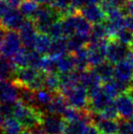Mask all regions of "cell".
Returning a JSON list of instances; mask_svg holds the SVG:
<instances>
[{"mask_svg": "<svg viewBox=\"0 0 133 134\" xmlns=\"http://www.w3.org/2000/svg\"><path fill=\"white\" fill-rule=\"evenodd\" d=\"M13 115L20 120L25 129H33L41 125L44 112L19 100L13 104Z\"/></svg>", "mask_w": 133, "mask_h": 134, "instance_id": "6da1fadb", "label": "cell"}, {"mask_svg": "<svg viewBox=\"0 0 133 134\" xmlns=\"http://www.w3.org/2000/svg\"><path fill=\"white\" fill-rule=\"evenodd\" d=\"M61 19L62 17L59 14V12L55 10L51 5H46V4L39 5L36 13L32 18L38 32L46 34H48V31L52 25Z\"/></svg>", "mask_w": 133, "mask_h": 134, "instance_id": "7a4b0ae2", "label": "cell"}, {"mask_svg": "<svg viewBox=\"0 0 133 134\" xmlns=\"http://www.w3.org/2000/svg\"><path fill=\"white\" fill-rule=\"evenodd\" d=\"M62 94L66 97L68 103L70 107H74V108L78 109V110H83V109L88 108V89L83 85H81L80 83L62 92Z\"/></svg>", "mask_w": 133, "mask_h": 134, "instance_id": "3957f363", "label": "cell"}, {"mask_svg": "<svg viewBox=\"0 0 133 134\" xmlns=\"http://www.w3.org/2000/svg\"><path fill=\"white\" fill-rule=\"evenodd\" d=\"M132 54L131 46L124 44L115 38L109 39L107 46V61L114 65L119 63L124 60H128Z\"/></svg>", "mask_w": 133, "mask_h": 134, "instance_id": "277c9868", "label": "cell"}, {"mask_svg": "<svg viewBox=\"0 0 133 134\" xmlns=\"http://www.w3.org/2000/svg\"><path fill=\"white\" fill-rule=\"evenodd\" d=\"M89 104L88 109L93 113H101L110 105L114 103V100L105 91L103 86L89 90Z\"/></svg>", "mask_w": 133, "mask_h": 134, "instance_id": "5b68a950", "label": "cell"}, {"mask_svg": "<svg viewBox=\"0 0 133 134\" xmlns=\"http://www.w3.org/2000/svg\"><path fill=\"white\" fill-rule=\"evenodd\" d=\"M22 39L17 30H7L4 37L3 44L0 49V55L12 59L23 48Z\"/></svg>", "mask_w": 133, "mask_h": 134, "instance_id": "8992f818", "label": "cell"}, {"mask_svg": "<svg viewBox=\"0 0 133 134\" xmlns=\"http://www.w3.org/2000/svg\"><path fill=\"white\" fill-rule=\"evenodd\" d=\"M109 39L91 41L87 45L90 69L99 66L107 60V46Z\"/></svg>", "mask_w": 133, "mask_h": 134, "instance_id": "52a82bcc", "label": "cell"}, {"mask_svg": "<svg viewBox=\"0 0 133 134\" xmlns=\"http://www.w3.org/2000/svg\"><path fill=\"white\" fill-rule=\"evenodd\" d=\"M40 126L45 134H63L66 126V119L60 115L44 114Z\"/></svg>", "mask_w": 133, "mask_h": 134, "instance_id": "ba28073f", "label": "cell"}, {"mask_svg": "<svg viewBox=\"0 0 133 134\" xmlns=\"http://www.w3.org/2000/svg\"><path fill=\"white\" fill-rule=\"evenodd\" d=\"M19 34H20V36L22 39L23 46L25 48H34V43H35V39L38 34V30H37L35 23L32 19L26 18L25 22L23 23V25L19 30Z\"/></svg>", "mask_w": 133, "mask_h": 134, "instance_id": "9c48e42d", "label": "cell"}, {"mask_svg": "<svg viewBox=\"0 0 133 134\" xmlns=\"http://www.w3.org/2000/svg\"><path fill=\"white\" fill-rule=\"evenodd\" d=\"M93 118H94V113L91 111L90 114L84 118L70 121L66 120V126L63 134H87L90 126L94 124Z\"/></svg>", "mask_w": 133, "mask_h": 134, "instance_id": "30bf717a", "label": "cell"}, {"mask_svg": "<svg viewBox=\"0 0 133 134\" xmlns=\"http://www.w3.org/2000/svg\"><path fill=\"white\" fill-rule=\"evenodd\" d=\"M25 20L26 17L23 15L19 8L12 7L0 20V26L7 30H19Z\"/></svg>", "mask_w": 133, "mask_h": 134, "instance_id": "8fae6325", "label": "cell"}, {"mask_svg": "<svg viewBox=\"0 0 133 134\" xmlns=\"http://www.w3.org/2000/svg\"><path fill=\"white\" fill-rule=\"evenodd\" d=\"M20 100V89L13 81L0 80V104H14Z\"/></svg>", "mask_w": 133, "mask_h": 134, "instance_id": "7c38bea8", "label": "cell"}, {"mask_svg": "<svg viewBox=\"0 0 133 134\" xmlns=\"http://www.w3.org/2000/svg\"><path fill=\"white\" fill-rule=\"evenodd\" d=\"M119 119H128L133 116V97L129 92L121 93L115 99Z\"/></svg>", "mask_w": 133, "mask_h": 134, "instance_id": "4fadbf2b", "label": "cell"}, {"mask_svg": "<svg viewBox=\"0 0 133 134\" xmlns=\"http://www.w3.org/2000/svg\"><path fill=\"white\" fill-rule=\"evenodd\" d=\"M79 13L92 25L105 22L107 18L100 4H86L79 10Z\"/></svg>", "mask_w": 133, "mask_h": 134, "instance_id": "5bb4252c", "label": "cell"}, {"mask_svg": "<svg viewBox=\"0 0 133 134\" xmlns=\"http://www.w3.org/2000/svg\"><path fill=\"white\" fill-rule=\"evenodd\" d=\"M70 107L66 97L62 93L57 92L54 95L52 101L49 103L45 108L42 109L44 114H52V115H63L64 113L66 111V109Z\"/></svg>", "mask_w": 133, "mask_h": 134, "instance_id": "9a60e30c", "label": "cell"}, {"mask_svg": "<svg viewBox=\"0 0 133 134\" xmlns=\"http://www.w3.org/2000/svg\"><path fill=\"white\" fill-rule=\"evenodd\" d=\"M115 79L124 83L132 84L133 81V66L129 60H124L115 65ZM133 85V84H132Z\"/></svg>", "mask_w": 133, "mask_h": 134, "instance_id": "2e32d148", "label": "cell"}, {"mask_svg": "<svg viewBox=\"0 0 133 134\" xmlns=\"http://www.w3.org/2000/svg\"><path fill=\"white\" fill-rule=\"evenodd\" d=\"M79 83L86 87L87 89L92 90L102 86V79L94 69H88L86 71H80V81Z\"/></svg>", "mask_w": 133, "mask_h": 134, "instance_id": "e0dca14e", "label": "cell"}, {"mask_svg": "<svg viewBox=\"0 0 133 134\" xmlns=\"http://www.w3.org/2000/svg\"><path fill=\"white\" fill-rule=\"evenodd\" d=\"M94 124L101 134H118L119 132L118 119H108L94 118Z\"/></svg>", "mask_w": 133, "mask_h": 134, "instance_id": "ac0fdd59", "label": "cell"}, {"mask_svg": "<svg viewBox=\"0 0 133 134\" xmlns=\"http://www.w3.org/2000/svg\"><path fill=\"white\" fill-rule=\"evenodd\" d=\"M18 67L11 59L5 58L0 55V80H9L14 78Z\"/></svg>", "mask_w": 133, "mask_h": 134, "instance_id": "d6986e66", "label": "cell"}, {"mask_svg": "<svg viewBox=\"0 0 133 134\" xmlns=\"http://www.w3.org/2000/svg\"><path fill=\"white\" fill-rule=\"evenodd\" d=\"M90 42V34H75L68 37V46L70 52H75L78 49L87 46Z\"/></svg>", "mask_w": 133, "mask_h": 134, "instance_id": "ffe728a7", "label": "cell"}, {"mask_svg": "<svg viewBox=\"0 0 133 134\" xmlns=\"http://www.w3.org/2000/svg\"><path fill=\"white\" fill-rule=\"evenodd\" d=\"M52 42H53V38L46 34H40L38 32L37 37L35 39V43H34V50L40 53L41 55L46 56L49 55L50 50H51Z\"/></svg>", "mask_w": 133, "mask_h": 134, "instance_id": "44dd1931", "label": "cell"}, {"mask_svg": "<svg viewBox=\"0 0 133 134\" xmlns=\"http://www.w3.org/2000/svg\"><path fill=\"white\" fill-rule=\"evenodd\" d=\"M56 64H57V71L59 75L68 74L75 70L74 56H70L69 54L56 57Z\"/></svg>", "mask_w": 133, "mask_h": 134, "instance_id": "7402d4cb", "label": "cell"}, {"mask_svg": "<svg viewBox=\"0 0 133 134\" xmlns=\"http://www.w3.org/2000/svg\"><path fill=\"white\" fill-rule=\"evenodd\" d=\"M1 129L5 134H22L25 130V127L14 115L5 118Z\"/></svg>", "mask_w": 133, "mask_h": 134, "instance_id": "603a6c76", "label": "cell"}, {"mask_svg": "<svg viewBox=\"0 0 133 134\" xmlns=\"http://www.w3.org/2000/svg\"><path fill=\"white\" fill-rule=\"evenodd\" d=\"M93 69L95 70V71L101 77L103 83L114 79V76H115V66L111 62L105 61L102 64H100L99 66L93 68Z\"/></svg>", "mask_w": 133, "mask_h": 134, "instance_id": "cb8c5ba5", "label": "cell"}, {"mask_svg": "<svg viewBox=\"0 0 133 134\" xmlns=\"http://www.w3.org/2000/svg\"><path fill=\"white\" fill-rule=\"evenodd\" d=\"M73 56H74V64H75V70H77V71H86V70L90 69L87 47L78 49L77 51L74 52Z\"/></svg>", "mask_w": 133, "mask_h": 134, "instance_id": "d4e9b609", "label": "cell"}, {"mask_svg": "<svg viewBox=\"0 0 133 134\" xmlns=\"http://www.w3.org/2000/svg\"><path fill=\"white\" fill-rule=\"evenodd\" d=\"M68 52H70L69 51V46H68V37L63 36V37L53 39L49 55L58 57L68 54Z\"/></svg>", "mask_w": 133, "mask_h": 134, "instance_id": "484cf974", "label": "cell"}, {"mask_svg": "<svg viewBox=\"0 0 133 134\" xmlns=\"http://www.w3.org/2000/svg\"><path fill=\"white\" fill-rule=\"evenodd\" d=\"M53 92L49 91L46 88H42L35 91V105H36V108L42 109L45 108L47 105L50 103L53 99Z\"/></svg>", "mask_w": 133, "mask_h": 134, "instance_id": "4316f807", "label": "cell"}, {"mask_svg": "<svg viewBox=\"0 0 133 134\" xmlns=\"http://www.w3.org/2000/svg\"><path fill=\"white\" fill-rule=\"evenodd\" d=\"M103 39H109V32L105 23L103 22L93 25L91 32H90V42L103 40Z\"/></svg>", "mask_w": 133, "mask_h": 134, "instance_id": "83f0119b", "label": "cell"}, {"mask_svg": "<svg viewBox=\"0 0 133 134\" xmlns=\"http://www.w3.org/2000/svg\"><path fill=\"white\" fill-rule=\"evenodd\" d=\"M39 5L40 4H38L37 2L32 1V0H23L22 3L19 5L18 8L26 18L32 19L39 7Z\"/></svg>", "mask_w": 133, "mask_h": 134, "instance_id": "f1b7e54d", "label": "cell"}, {"mask_svg": "<svg viewBox=\"0 0 133 134\" xmlns=\"http://www.w3.org/2000/svg\"><path fill=\"white\" fill-rule=\"evenodd\" d=\"M60 75L59 74H46L44 77V88L53 93L60 92Z\"/></svg>", "mask_w": 133, "mask_h": 134, "instance_id": "f546056e", "label": "cell"}, {"mask_svg": "<svg viewBox=\"0 0 133 134\" xmlns=\"http://www.w3.org/2000/svg\"><path fill=\"white\" fill-rule=\"evenodd\" d=\"M94 118L108 119H119V115H118V109L115 107V103H113V104L110 105L109 107H107L101 113H94Z\"/></svg>", "mask_w": 133, "mask_h": 134, "instance_id": "4dcf8cb0", "label": "cell"}, {"mask_svg": "<svg viewBox=\"0 0 133 134\" xmlns=\"http://www.w3.org/2000/svg\"><path fill=\"white\" fill-rule=\"evenodd\" d=\"M11 60L18 68L29 67V49L23 47Z\"/></svg>", "mask_w": 133, "mask_h": 134, "instance_id": "1f68e13d", "label": "cell"}, {"mask_svg": "<svg viewBox=\"0 0 133 134\" xmlns=\"http://www.w3.org/2000/svg\"><path fill=\"white\" fill-rule=\"evenodd\" d=\"M115 39L120 41V42L124 43V44L131 46V44H132L133 42V31L129 30L128 29H126V27H123V29H121L117 34Z\"/></svg>", "mask_w": 133, "mask_h": 134, "instance_id": "d6a6232c", "label": "cell"}, {"mask_svg": "<svg viewBox=\"0 0 133 134\" xmlns=\"http://www.w3.org/2000/svg\"><path fill=\"white\" fill-rule=\"evenodd\" d=\"M48 35H50L53 39L65 36V34H64L63 25H62L61 20L57 21V22H55L53 25H52L51 27H50V30H49V31H48Z\"/></svg>", "mask_w": 133, "mask_h": 134, "instance_id": "836d02e7", "label": "cell"}, {"mask_svg": "<svg viewBox=\"0 0 133 134\" xmlns=\"http://www.w3.org/2000/svg\"><path fill=\"white\" fill-rule=\"evenodd\" d=\"M11 8H12V6L9 5L6 1L0 0V20L3 18V16L5 15Z\"/></svg>", "mask_w": 133, "mask_h": 134, "instance_id": "e575fe53", "label": "cell"}, {"mask_svg": "<svg viewBox=\"0 0 133 134\" xmlns=\"http://www.w3.org/2000/svg\"><path fill=\"white\" fill-rule=\"evenodd\" d=\"M70 2H71V6L74 9H76L78 12L83 6L86 5V0H70Z\"/></svg>", "mask_w": 133, "mask_h": 134, "instance_id": "d590c367", "label": "cell"}, {"mask_svg": "<svg viewBox=\"0 0 133 134\" xmlns=\"http://www.w3.org/2000/svg\"><path fill=\"white\" fill-rule=\"evenodd\" d=\"M124 27L128 29L129 30L133 31V16L126 15L124 19Z\"/></svg>", "mask_w": 133, "mask_h": 134, "instance_id": "8d00e7d4", "label": "cell"}, {"mask_svg": "<svg viewBox=\"0 0 133 134\" xmlns=\"http://www.w3.org/2000/svg\"><path fill=\"white\" fill-rule=\"evenodd\" d=\"M123 12L125 13V15L133 16V0H128L125 7L123 8Z\"/></svg>", "mask_w": 133, "mask_h": 134, "instance_id": "74e56055", "label": "cell"}, {"mask_svg": "<svg viewBox=\"0 0 133 134\" xmlns=\"http://www.w3.org/2000/svg\"><path fill=\"white\" fill-rule=\"evenodd\" d=\"M22 134H45V132L42 130L41 126H39L33 129H25Z\"/></svg>", "mask_w": 133, "mask_h": 134, "instance_id": "f35d334b", "label": "cell"}, {"mask_svg": "<svg viewBox=\"0 0 133 134\" xmlns=\"http://www.w3.org/2000/svg\"><path fill=\"white\" fill-rule=\"evenodd\" d=\"M7 32V30H5L3 26H0V49H1V46L3 44L4 37H5V34Z\"/></svg>", "mask_w": 133, "mask_h": 134, "instance_id": "ab89813d", "label": "cell"}, {"mask_svg": "<svg viewBox=\"0 0 133 134\" xmlns=\"http://www.w3.org/2000/svg\"><path fill=\"white\" fill-rule=\"evenodd\" d=\"M32 1H35V2H37L38 4H40V5H42V4L50 5L54 0H32Z\"/></svg>", "mask_w": 133, "mask_h": 134, "instance_id": "60d3db41", "label": "cell"}, {"mask_svg": "<svg viewBox=\"0 0 133 134\" xmlns=\"http://www.w3.org/2000/svg\"><path fill=\"white\" fill-rule=\"evenodd\" d=\"M103 0H86V4H101Z\"/></svg>", "mask_w": 133, "mask_h": 134, "instance_id": "b9f144b4", "label": "cell"}, {"mask_svg": "<svg viewBox=\"0 0 133 134\" xmlns=\"http://www.w3.org/2000/svg\"><path fill=\"white\" fill-rule=\"evenodd\" d=\"M4 119H5V118H4L3 114H2L1 110H0V129H1V127H2V124H3V122H4Z\"/></svg>", "mask_w": 133, "mask_h": 134, "instance_id": "7bdbcfd3", "label": "cell"}, {"mask_svg": "<svg viewBox=\"0 0 133 134\" xmlns=\"http://www.w3.org/2000/svg\"><path fill=\"white\" fill-rule=\"evenodd\" d=\"M127 122H128V124H129L130 128H131V129L133 130V116L127 119Z\"/></svg>", "mask_w": 133, "mask_h": 134, "instance_id": "ee69618b", "label": "cell"}, {"mask_svg": "<svg viewBox=\"0 0 133 134\" xmlns=\"http://www.w3.org/2000/svg\"><path fill=\"white\" fill-rule=\"evenodd\" d=\"M128 60H129V62L131 63V65L133 66V53L131 54V55H130V57L128 58Z\"/></svg>", "mask_w": 133, "mask_h": 134, "instance_id": "f6af8a7d", "label": "cell"}, {"mask_svg": "<svg viewBox=\"0 0 133 134\" xmlns=\"http://www.w3.org/2000/svg\"><path fill=\"white\" fill-rule=\"evenodd\" d=\"M128 92H129V93L131 94V96L133 97V86H132V88H131V89H130L129 91H128Z\"/></svg>", "mask_w": 133, "mask_h": 134, "instance_id": "bcb514c9", "label": "cell"}, {"mask_svg": "<svg viewBox=\"0 0 133 134\" xmlns=\"http://www.w3.org/2000/svg\"><path fill=\"white\" fill-rule=\"evenodd\" d=\"M131 49H132V53H133V42H132V44H131Z\"/></svg>", "mask_w": 133, "mask_h": 134, "instance_id": "7dc6e473", "label": "cell"}, {"mask_svg": "<svg viewBox=\"0 0 133 134\" xmlns=\"http://www.w3.org/2000/svg\"><path fill=\"white\" fill-rule=\"evenodd\" d=\"M132 84H133V81H132Z\"/></svg>", "mask_w": 133, "mask_h": 134, "instance_id": "c3c4849f", "label": "cell"}, {"mask_svg": "<svg viewBox=\"0 0 133 134\" xmlns=\"http://www.w3.org/2000/svg\"><path fill=\"white\" fill-rule=\"evenodd\" d=\"M118 134H119V133H118Z\"/></svg>", "mask_w": 133, "mask_h": 134, "instance_id": "681fc988", "label": "cell"}]
</instances>
